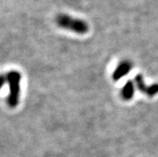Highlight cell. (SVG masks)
Returning <instances> with one entry per match:
<instances>
[{
  "instance_id": "6da1fadb",
  "label": "cell",
  "mask_w": 158,
  "mask_h": 157,
  "mask_svg": "<svg viewBox=\"0 0 158 157\" xmlns=\"http://www.w3.org/2000/svg\"><path fill=\"white\" fill-rule=\"evenodd\" d=\"M56 22L60 27L72 31L80 35L86 34L89 29L88 23L84 20L73 18L67 14H59L56 17Z\"/></svg>"
},
{
  "instance_id": "7a4b0ae2",
  "label": "cell",
  "mask_w": 158,
  "mask_h": 157,
  "mask_svg": "<svg viewBox=\"0 0 158 157\" xmlns=\"http://www.w3.org/2000/svg\"><path fill=\"white\" fill-rule=\"evenodd\" d=\"M20 74L19 72H13L9 74V83H10V94L9 97V103L10 106H16L19 101V82Z\"/></svg>"
},
{
  "instance_id": "3957f363",
  "label": "cell",
  "mask_w": 158,
  "mask_h": 157,
  "mask_svg": "<svg viewBox=\"0 0 158 157\" xmlns=\"http://www.w3.org/2000/svg\"><path fill=\"white\" fill-rule=\"evenodd\" d=\"M132 68V64L129 61H122L115 69L114 72L112 74V79L114 81H118L121 78L125 76L130 72Z\"/></svg>"
},
{
  "instance_id": "277c9868",
  "label": "cell",
  "mask_w": 158,
  "mask_h": 157,
  "mask_svg": "<svg viewBox=\"0 0 158 157\" xmlns=\"http://www.w3.org/2000/svg\"><path fill=\"white\" fill-rule=\"evenodd\" d=\"M135 92L134 83L131 80L127 81L121 91V96L124 100H130L133 98Z\"/></svg>"
},
{
  "instance_id": "5b68a950",
  "label": "cell",
  "mask_w": 158,
  "mask_h": 157,
  "mask_svg": "<svg viewBox=\"0 0 158 157\" xmlns=\"http://www.w3.org/2000/svg\"><path fill=\"white\" fill-rule=\"evenodd\" d=\"M135 83H136V85L138 88V90L140 92H141L142 93H147V91H148V87L146 86V84H144V79H143V76L138 74L136 75V77H135Z\"/></svg>"
},
{
  "instance_id": "8992f818",
  "label": "cell",
  "mask_w": 158,
  "mask_h": 157,
  "mask_svg": "<svg viewBox=\"0 0 158 157\" xmlns=\"http://www.w3.org/2000/svg\"><path fill=\"white\" fill-rule=\"evenodd\" d=\"M157 93H158V84H152V85L148 87L146 94L148 96L152 97V96H155V95Z\"/></svg>"
}]
</instances>
